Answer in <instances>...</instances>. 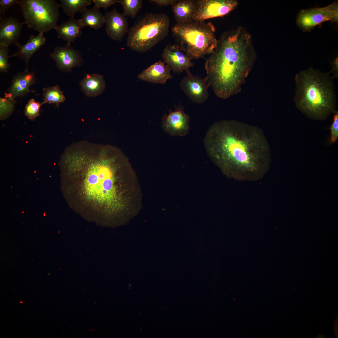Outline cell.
Returning <instances> with one entry per match:
<instances>
[{"mask_svg": "<svg viewBox=\"0 0 338 338\" xmlns=\"http://www.w3.org/2000/svg\"><path fill=\"white\" fill-rule=\"evenodd\" d=\"M203 142L209 157L229 177L255 181L269 170V145L257 126L234 120L216 122L207 130Z\"/></svg>", "mask_w": 338, "mask_h": 338, "instance_id": "7a4b0ae2", "label": "cell"}, {"mask_svg": "<svg viewBox=\"0 0 338 338\" xmlns=\"http://www.w3.org/2000/svg\"><path fill=\"white\" fill-rule=\"evenodd\" d=\"M84 28L79 19H77L73 17L60 25H57L54 29L58 33V38L63 39L67 43L71 44L81 35Z\"/></svg>", "mask_w": 338, "mask_h": 338, "instance_id": "d6986e66", "label": "cell"}, {"mask_svg": "<svg viewBox=\"0 0 338 338\" xmlns=\"http://www.w3.org/2000/svg\"><path fill=\"white\" fill-rule=\"evenodd\" d=\"M118 3L123 9V15L129 16L132 18L136 17L143 4L142 0H119Z\"/></svg>", "mask_w": 338, "mask_h": 338, "instance_id": "d4e9b609", "label": "cell"}, {"mask_svg": "<svg viewBox=\"0 0 338 338\" xmlns=\"http://www.w3.org/2000/svg\"><path fill=\"white\" fill-rule=\"evenodd\" d=\"M58 68L61 72H69L75 67L81 66L82 62L80 52L72 47L70 43L64 46H56L50 54Z\"/></svg>", "mask_w": 338, "mask_h": 338, "instance_id": "8fae6325", "label": "cell"}, {"mask_svg": "<svg viewBox=\"0 0 338 338\" xmlns=\"http://www.w3.org/2000/svg\"><path fill=\"white\" fill-rule=\"evenodd\" d=\"M189 115L185 112L183 107H180L164 115L162 127L164 131L170 135L183 136L189 131Z\"/></svg>", "mask_w": 338, "mask_h": 338, "instance_id": "7c38bea8", "label": "cell"}, {"mask_svg": "<svg viewBox=\"0 0 338 338\" xmlns=\"http://www.w3.org/2000/svg\"><path fill=\"white\" fill-rule=\"evenodd\" d=\"M195 0H177L172 5L177 23L193 20L195 12Z\"/></svg>", "mask_w": 338, "mask_h": 338, "instance_id": "44dd1931", "label": "cell"}, {"mask_svg": "<svg viewBox=\"0 0 338 338\" xmlns=\"http://www.w3.org/2000/svg\"><path fill=\"white\" fill-rule=\"evenodd\" d=\"M92 1L95 4L94 6L99 9L103 8L105 11L108 7L118 2L117 0H92Z\"/></svg>", "mask_w": 338, "mask_h": 338, "instance_id": "f546056e", "label": "cell"}, {"mask_svg": "<svg viewBox=\"0 0 338 338\" xmlns=\"http://www.w3.org/2000/svg\"><path fill=\"white\" fill-rule=\"evenodd\" d=\"M42 103L36 101L34 99H30L26 105L24 112L25 116L32 121L34 120L39 115Z\"/></svg>", "mask_w": 338, "mask_h": 338, "instance_id": "4316f807", "label": "cell"}, {"mask_svg": "<svg viewBox=\"0 0 338 338\" xmlns=\"http://www.w3.org/2000/svg\"><path fill=\"white\" fill-rule=\"evenodd\" d=\"M18 0H0V13L5 15V12L12 6L18 4Z\"/></svg>", "mask_w": 338, "mask_h": 338, "instance_id": "4dcf8cb0", "label": "cell"}, {"mask_svg": "<svg viewBox=\"0 0 338 338\" xmlns=\"http://www.w3.org/2000/svg\"><path fill=\"white\" fill-rule=\"evenodd\" d=\"M170 22L166 14H146L129 30L126 46L137 52H146L167 35Z\"/></svg>", "mask_w": 338, "mask_h": 338, "instance_id": "8992f818", "label": "cell"}, {"mask_svg": "<svg viewBox=\"0 0 338 338\" xmlns=\"http://www.w3.org/2000/svg\"><path fill=\"white\" fill-rule=\"evenodd\" d=\"M0 15V44L8 47L12 44L17 45L20 36L23 23L15 18L10 16L4 17Z\"/></svg>", "mask_w": 338, "mask_h": 338, "instance_id": "2e32d148", "label": "cell"}, {"mask_svg": "<svg viewBox=\"0 0 338 338\" xmlns=\"http://www.w3.org/2000/svg\"><path fill=\"white\" fill-rule=\"evenodd\" d=\"M172 30L175 44L191 59L211 54L218 43L215 28L211 22L192 20L177 23Z\"/></svg>", "mask_w": 338, "mask_h": 338, "instance_id": "5b68a950", "label": "cell"}, {"mask_svg": "<svg viewBox=\"0 0 338 338\" xmlns=\"http://www.w3.org/2000/svg\"><path fill=\"white\" fill-rule=\"evenodd\" d=\"M92 2L91 0H61L60 5L64 13L71 18L90 5Z\"/></svg>", "mask_w": 338, "mask_h": 338, "instance_id": "603a6c76", "label": "cell"}, {"mask_svg": "<svg viewBox=\"0 0 338 338\" xmlns=\"http://www.w3.org/2000/svg\"><path fill=\"white\" fill-rule=\"evenodd\" d=\"M99 9L94 6L91 9L86 8L81 11V17L79 19L84 27L89 26L97 30L103 26L105 18Z\"/></svg>", "mask_w": 338, "mask_h": 338, "instance_id": "7402d4cb", "label": "cell"}, {"mask_svg": "<svg viewBox=\"0 0 338 338\" xmlns=\"http://www.w3.org/2000/svg\"><path fill=\"white\" fill-rule=\"evenodd\" d=\"M331 69L330 72L328 73L329 74L332 73L333 76L331 77L333 79L338 77V57H336L332 61L331 64Z\"/></svg>", "mask_w": 338, "mask_h": 338, "instance_id": "1f68e13d", "label": "cell"}, {"mask_svg": "<svg viewBox=\"0 0 338 338\" xmlns=\"http://www.w3.org/2000/svg\"><path fill=\"white\" fill-rule=\"evenodd\" d=\"M193 21H204L225 16L237 6L235 0H196Z\"/></svg>", "mask_w": 338, "mask_h": 338, "instance_id": "9c48e42d", "label": "cell"}, {"mask_svg": "<svg viewBox=\"0 0 338 338\" xmlns=\"http://www.w3.org/2000/svg\"><path fill=\"white\" fill-rule=\"evenodd\" d=\"M161 56L163 62L174 73L182 72L194 65L191 59L175 44L167 45Z\"/></svg>", "mask_w": 338, "mask_h": 338, "instance_id": "4fadbf2b", "label": "cell"}, {"mask_svg": "<svg viewBox=\"0 0 338 338\" xmlns=\"http://www.w3.org/2000/svg\"><path fill=\"white\" fill-rule=\"evenodd\" d=\"M43 33H39L35 36L31 35L27 43L24 45L18 43L16 45L18 50L15 53L9 56V58L18 56L26 63L27 67L29 60L33 55L46 42V38Z\"/></svg>", "mask_w": 338, "mask_h": 338, "instance_id": "ac0fdd59", "label": "cell"}, {"mask_svg": "<svg viewBox=\"0 0 338 338\" xmlns=\"http://www.w3.org/2000/svg\"><path fill=\"white\" fill-rule=\"evenodd\" d=\"M171 69L161 60H159L144 70L138 78L141 80L154 83L164 84L172 77Z\"/></svg>", "mask_w": 338, "mask_h": 338, "instance_id": "e0dca14e", "label": "cell"}, {"mask_svg": "<svg viewBox=\"0 0 338 338\" xmlns=\"http://www.w3.org/2000/svg\"><path fill=\"white\" fill-rule=\"evenodd\" d=\"M24 22L28 28L39 33L48 32L57 26L60 4L54 0H20Z\"/></svg>", "mask_w": 338, "mask_h": 338, "instance_id": "52a82bcc", "label": "cell"}, {"mask_svg": "<svg viewBox=\"0 0 338 338\" xmlns=\"http://www.w3.org/2000/svg\"><path fill=\"white\" fill-rule=\"evenodd\" d=\"M294 100L297 108L309 118L325 120L336 110L332 79L310 67L300 71L295 77Z\"/></svg>", "mask_w": 338, "mask_h": 338, "instance_id": "277c9868", "label": "cell"}, {"mask_svg": "<svg viewBox=\"0 0 338 338\" xmlns=\"http://www.w3.org/2000/svg\"><path fill=\"white\" fill-rule=\"evenodd\" d=\"M79 84L81 90L86 96L89 97L99 96L105 87L103 76L98 74H86Z\"/></svg>", "mask_w": 338, "mask_h": 338, "instance_id": "ffe728a7", "label": "cell"}, {"mask_svg": "<svg viewBox=\"0 0 338 338\" xmlns=\"http://www.w3.org/2000/svg\"><path fill=\"white\" fill-rule=\"evenodd\" d=\"M61 160L76 182L79 208L102 211L117 203L115 182L131 172L120 149L82 141L67 147Z\"/></svg>", "mask_w": 338, "mask_h": 338, "instance_id": "6da1fadb", "label": "cell"}, {"mask_svg": "<svg viewBox=\"0 0 338 338\" xmlns=\"http://www.w3.org/2000/svg\"><path fill=\"white\" fill-rule=\"evenodd\" d=\"M35 83L33 72H30L26 68L14 75L10 87L4 93L5 96L14 101L17 97L25 96L29 92L30 86Z\"/></svg>", "mask_w": 338, "mask_h": 338, "instance_id": "9a60e30c", "label": "cell"}, {"mask_svg": "<svg viewBox=\"0 0 338 338\" xmlns=\"http://www.w3.org/2000/svg\"><path fill=\"white\" fill-rule=\"evenodd\" d=\"M185 71L187 75L180 83L181 89L194 102H204L209 97L208 88L210 86L206 77L202 79L193 75L189 69Z\"/></svg>", "mask_w": 338, "mask_h": 338, "instance_id": "30bf717a", "label": "cell"}, {"mask_svg": "<svg viewBox=\"0 0 338 338\" xmlns=\"http://www.w3.org/2000/svg\"><path fill=\"white\" fill-rule=\"evenodd\" d=\"M176 0H151L149 1V2L155 3L159 6H166L169 5H171L172 6L176 1Z\"/></svg>", "mask_w": 338, "mask_h": 338, "instance_id": "d6a6232c", "label": "cell"}, {"mask_svg": "<svg viewBox=\"0 0 338 338\" xmlns=\"http://www.w3.org/2000/svg\"><path fill=\"white\" fill-rule=\"evenodd\" d=\"M8 46L5 44H0V72H6L9 69L10 64L8 59L9 49Z\"/></svg>", "mask_w": 338, "mask_h": 338, "instance_id": "83f0119b", "label": "cell"}, {"mask_svg": "<svg viewBox=\"0 0 338 338\" xmlns=\"http://www.w3.org/2000/svg\"><path fill=\"white\" fill-rule=\"evenodd\" d=\"M333 122L330 127L331 131L330 144L335 143L338 138V112L336 110L333 113Z\"/></svg>", "mask_w": 338, "mask_h": 338, "instance_id": "f1b7e54d", "label": "cell"}, {"mask_svg": "<svg viewBox=\"0 0 338 338\" xmlns=\"http://www.w3.org/2000/svg\"><path fill=\"white\" fill-rule=\"evenodd\" d=\"M104 16L105 30L108 36L114 40L121 41L128 30L127 18L115 8L105 12Z\"/></svg>", "mask_w": 338, "mask_h": 338, "instance_id": "5bb4252c", "label": "cell"}, {"mask_svg": "<svg viewBox=\"0 0 338 338\" xmlns=\"http://www.w3.org/2000/svg\"><path fill=\"white\" fill-rule=\"evenodd\" d=\"M327 21L338 23L337 1L324 7L300 9L296 19V25L304 32H310L316 26Z\"/></svg>", "mask_w": 338, "mask_h": 338, "instance_id": "ba28073f", "label": "cell"}, {"mask_svg": "<svg viewBox=\"0 0 338 338\" xmlns=\"http://www.w3.org/2000/svg\"><path fill=\"white\" fill-rule=\"evenodd\" d=\"M210 54L206 77L215 94L227 99L238 93L256 59L250 34L241 27L225 32Z\"/></svg>", "mask_w": 338, "mask_h": 338, "instance_id": "3957f363", "label": "cell"}, {"mask_svg": "<svg viewBox=\"0 0 338 338\" xmlns=\"http://www.w3.org/2000/svg\"><path fill=\"white\" fill-rule=\"evenodd\" d=\"M15 106L14 101L5 97L0 98V119L1 120L8 118L13 111Z\"/></svg>", "mask_w": 338, "mask_h": 338, "instance_id": "484cf974", "label": "cell"}, {"mask_svg": "<svg viewBox=\"0 0 338 338\" xmlns=\"http://www.w3.org/2000/svg\"><path fill=\"white\" fill-rule=\"evenodd\" d=\"M43 90V105L46 103L55 104L56 105L59 106L60 103L64 102L65 100L63 92L60 90L58 85L44 88Z\"/></svg>", "mask_w": 338, "mask_h": 338, "instance_id": "cb8c5ba5", "label": "cell"}]
</instances>
